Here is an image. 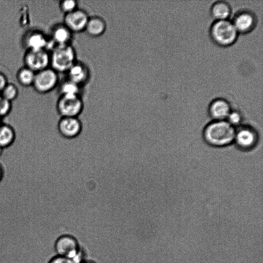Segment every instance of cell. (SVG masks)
<instances>
[{
    "label": "cell",
    "instance_id": "6",
    "mask_svg": "<svg viewBox=\"0 0 263 263\" xmlns=\"http://www.w3.org/2000/svg\"><path fill=\"white\" fill-rule=\"evenodd\" d=\"M236 128L234 144L243 151L252 150L259 146V133L249 124L241 125Z\"/></svg>",
    "mask_w": 263,
    "mask_h": 263
},
{
    "label": "cell",
    "instance_id": "5",
    "mask_svg": "<svg viewBox=\"0 0 263 263\" xmlns=\"http://www.w3.org/2000/svg\"><path fill=\"white\" fill-rule=\"evenodd\" d=\"M81 95H60L56 109L61 117H78L84 109Z\"/></svg>",
    "mask_w": 263,
    "mask_h": 263
},
{
    "label": "cell",
    "instance_id": "23",
    "mask_svg": "<svg viewBox=\"0 0 263 263\" xmlns=\"http://www.w3.org/2000/svg\"><path fill=\"white\" fill-rule=\"evenodd\" d=\"M234 127H238L241 125L243 121V115L238 110L232 109L226 120Z\"/></svg>",
    "mask_w": 263,
    "mask_h": 263
},
{
    "label": "cell",
    "instance_id": "10",
    "mask_svg": "<svg viewBox=\"0 0 263 263\" xmlns=\"http://www.w3.org/2000/svg\"><path fill=\"white\" fill-rule=\"evenodd\" d=\"M231 21L239 34H247L255 29L258 19L252 10L241 9L235 13Z\"/></svg>",
    "mask_w": 263,
    "mask_h": 263
},
{
    "label": "cell",
    "instance_id": "14",
    "mask_svg": "<svg viewBox=\"0 0 263 263\" xmlns=\"http://www.w3.org/2000/svg\"><path fill=\"white\" fill-rule=\"evenodd\" d=\"M231 110L229 101L224 98H217L210 103L208 114L212 121L226 120Z\"/></svg>",
    "mask_w": 263,
    "mask_h": 263
},
{
    "label": "cell",
    "instance_id": "30",
    "mask_svg": "<svg viewBox=\"0 0 263 263\" xmlns=\"http://www.w3.org/2000/svg\"><path fill=\"white\" fill-rule=\"evenodd\" d=\"M1 118H0V123H1Z\"/></svg>",
    "mask_w": 263,
    "mask_h": 263
},
{
    "label": "cell",
    "instance_id": "29",
    "mask_svg": "<svg viewBox=\"0 0 263 263\" xmlns=\"http://www.w3.org/2000/svg\"><path fill=\"white\" fill-rule=\"evenodd\" d=\"M3 149H2V148H0V155H1L2 154V151H3Z\"/></svg>",
    "mask_w": 263,
    "mask_h": 263
},
{
    "label": "cell",
    "instance_id": "1",
    "mask_svg": "<svg viewBox=\"0 0 263 263\" xmlns=\"http://www.w3.org/2000/svg\"><path fill=\"white\" fill-rule=\"evenodd\" d=\"M236 128L226 120L211 121L205 126L203 136L205 142L215 147H223L234 143Z\"/></svg>",
    "mask_w": 263,
    "mask_h": 263
},
{
    "label": "cell",
    "instance_id": "12",
    "mask_svg": "<svg viewBox=\"0 0 263 263\" xmlns=\"http://www.w3.org/2000/svg\"><path fill=\"white\" fill-rule=\"evenodd\" d=\"M89 16L87 12L79 8L64 15L63 23L74 34L84 32Z\"/></svg>",
    "mask_w": 263,
    "mask_h": 263
},
{
    "label": "cell",
    "instance_id": "7",
    "mask_svg": "<svg viewBox=\"0 0 263 263\" xmlns=\"http://www.w3.org/2000/svg\"><path fill=\"white\" fill-rule=\"evenodd\" d=\"M22 45L25 50H46L50 52L55 46L44 32L39 29L27 31L22 39Z\"/></svg>",
    "mask_w": 263,
    "mask_h": 263
},
{
    "label": "cell",
    "instance_id": "9",
    "mask_svg": "<svg viewBox=\"0 0 263 263\" xmlns=\"http://www.w3.org/2000/svg\"><path fill=\"white\" fill-rule=\"evenodd\" d=\"M24 66L35 73L50 67V52L46 50H27L23 55Z\"/></svg>",
    "mask_w": 263,
    "mask_h": 263
},
{
    "label": "cell",
    "instance_id": "3",
    "mask_svg": "<svg viewBox=\"0 0 263 263\" xmlns=\"http://www.w3.org/2000/svg\"><path fill=\"white\" fill-rule=\"evenodd\" d=\"M77 60L72 44L55 46L50 51V67L59 73L66 72Z\"/></svg>",
    "mask_w": 263,
    "mask_h": 263
},
{
    "label": "cell",
    "instance_id": "11",
    "mask_svg": "<svg viewBox=\"0 0 263 263\" xmlns=\"http://www.w3.org/2000/svg\"><path fill=\"white\" fill-rule=\"evenodd\" d=\"M57 127L61 136L71 139L80 135L83 126L82 122L78 117H61Z\"/></svg>",
    "mask_w": 263,
    "mask_h": 263
},
{
    "label": "cell",
    "instance_id": "8",
    "mask_svg": "<svg viewBox=\"0 0 263 263\" xmlns=\"http://www.w3.org/2000/svg\"><path fill=\"white\" fill-rule=\"evenodd\" d=\"M60 82L59 73L51 67L35 73L32 87L40 94H46L54 90Z\"/></svg>",
    "mask_w": 263,
    "mask_h": 263
},
{
    "label": "cell",
    "instance_id": "18",
    "mask_svg": "<svg viewBox=\"0 0 263 263\" xmlns=\"http://www.w3.org/2000/svg\"><path fill=\"white\" fill-rule=\"evenodd\" d=\"M16 138V133L12 126L8 124L0 123V148L4 149L13 144Z\"/></svg>",
    "mask_w": 263,
    "mask_h": 263
},
{
    "label": "cell",
    "instance_id": "21",
    "mask_svg": "<svg viewBox=\"0 0 263 263\" xmlns=\"http://www.w3.org/2000/svg\"><path fill=\"white\" fill-rule=\"evenodd\" d=\"M19 95L17 86L12 83H8L0 93V96L4 99L12 102L17 99Z\"/></svg>",
    "mask_w": 263,
    "mask_h": 263
},
{
    "label": "cell",
    "instance_id": "4",
    "mask_svg": "<svg viewBox=\"0 0 263 263\" xmlns=\"http://www.w3.org/2000/svg\"><path fill=\"white\" fill-rule=\"evenodd\" d=\"M54 249L57 255L68 258L74 263H82L85 260L84 253L78 240L71 235H64L59 237Z\"/></svg>",
    "mask_w": 263,
    "mask_h": 263
},
{
    "label": "cell",
    "instance_id": "22",
    "mask_svg": "<svg viewBox=\"0 0 263 263\" xmlns=\"http://www.w3.org/2000/svg\"><path fill=\"white\" fill-rule=\"evenodd\" d=\"M59 7L64 15L79 8L78 2L76 0H63L59 2Z\"/></svg>",
    "mask_w": 263,
    "mask_h": 263
},
{
    "label": "cell",
    "instance_id": "15",
    "mask_svg": "<svg viewBox=\"0 0 263 263\" xmlns=\"http://www.w3.org/2000/svg\"><path fill=\"white\" fill-rule=\"evenodd\" d=\"M73 33L63 23H57L51 29L50 40L55 46L71 44Z\"/></svg>",
    "mask_w": 263,
    "mask_h": 263
},
{
    "label": "cell",
    "instance_id": "19",
    "mask_svg": "<svg viewBox=\"0 0 263 263\" xmlns=\"http://www.w3.org/2000/svg\"><path fill=\"white\" fill-rule=\"evenodd\" d=\"M35 74L34 71L24 66L17 71L16 79L18 83L24 87H32Z\"/></svg>",
    "mask_w": 263,
    "mask_h": 263
},
{
    "label": "cell",
    "instance_id": "17",
    "mask_svg": "<svg viewBox=\"0 0 263 263\" xmlns=\"http://www.w3.org/2000/svg\"><path fill=\"white\" fill-rule=\"evenodd\" d=\"M232 12L231 5L224 1H217L211 6L210 13L214 21L228 20Z\"/></svg>",
    "mask_w": 263,
    "mask_h": 263
},
{
    "label": "cell",
    "instance_id": "20",
    "mask_svg": "<svg viewBox=\"0 0 263 263\" xmlns=\"http://www.w3.org/2000/svg\"><path fill=\"white\" fill-rule=\"evenodd\" d=\"M81 87L69 79H66L60 84V95H81Z\"/></svg>",
    "mask_w": 263,
    "mask_h": 263
},
{
    "label": "cell",
    "instance_id": "13",
    "mask_svg": "<svg viewBox=\"0 0 263 263\" xmlns=\"http://www.w3.org/2000/svg\"><path fill=\"white\" fill-rule=\"evenodd\" d=\"M67 73L69 80L82 87L90 80L91 72L89 67L84 62L77 60L69 68Z\"/></svg>",
    "mask_w": 263,
    "mask_h": 263
},
{
    "label": "cell",
    "instance_id": "16",
    "mask_svg": "<svg viewBox=\"0 0 263 263\" xmlns=\"http://www.w3.org/2000/svg\"><path fill=\"white\" fill-rule=\"evenodd\" d=\"M107 29V23L102 17L98 15L89 16L85 31L90 37H98L102 35Z\"/></svg>",
    "mask_w": 263,
    "mask_h": 263
},
{
    "label": "cell",
    "instance_id": "28",
    "mask_svg": "<svg viewBox=\"0 0 263 263\" xmlns=\"http://www.w3.org/2000/svg\"><path fill=\"white\" fill-rule=\"evenodd\" d=\"M82 263H95V262L93 261H92L84 260Z\"/></svg>",
    "mask_w": 263,
    "mask_h": 263
},
{
    "label": "cell",
    "instance_id": "24",
    "mask_svg": "<svg viewBox=\"0 0 263 263\" xmlns=\"http://www.w3.org/2000/svg\"><path fill=\"white\" fill-rule=\"evenodd\" d=\"M12 102L8 101L1 97L0 100V118L8 115L12 110Z\"/></svg>",
    "mask_w": 263,
    "mask_h": 263
},
{
    "label": "cell",
    "instance_id": "25",
    "mask_svg": "<svg viewBox=\"0 0 263 263\" xmlns=\"http://www.w3.org/2000/svg\"><path fill=\"white\" fill-rule=\"evenodd\" d=\"M49 263H74L70 259L57 255L52 258L49 262Z\"/></svg>",
    "mask_w": 263,
    "mask_h": 263
},
{
    "label": "cell",
    "instance_id": "26",
    "mask_svg": "<svg viewBox=\"0 0 263 263\" xmlns=\"http://www.w3.org/2000/svg\"><path fill=\"white\" fill-rule=\"evenodd\" d=\"M8 83V79L6 76L0 71V93Z\"/></svg>",
    "mask_w": 263,
    "mask_h": 263
},
{
    "label": "cell",
    "instance_id": "2",
    "mask_svg": "<svg viewBox=\"0 0 263 263\" xmlns=\"http://www.w3.org/2000/svg\"><path fill=\"white\" fill-rule=\"evenodd\" d=\"M211 40L217 46L227 47L234 44L239 33L231 21H214L209 29Z\"/></svg>",
    "mask_w": 263,
    "mask_h": 263
},
{
    "label": "cell",
    "instance_id": "27",
    "mask_svg": "<svg viewBox=\"0 0 263 263\" xmlns=\"http://www.w3.org/2000/svg\"><path fill=\"white\" fill-rule=\"evenodd\" d=\"M4 175V171L2 166L0 164V182L3 180Z\"/></svg>",
    "mask_w": 263,
    "mask_h": 263
}]
</instances>
